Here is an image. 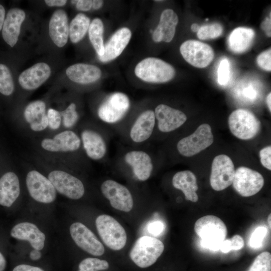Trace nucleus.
I'll return each instance as SVG.
<instances>
[{"mask_svg":"<svg viewBox=\"0 0 271 271\" xmlns=\"http://www.w3.org/2000/svg\"><path fill=\"white\" fill-rule=\"evenodd\" d=\"M235 169L232 160L226 155L216 156L212 163L210 183L212 188L222 191L232 184Z\"/></svg>","mask_w":271,"mask_h":271,"instance_id":"8","label":"nucleus"},{"mask_svg":"<svg viewBox=\"0 0 271 271\" xmlns=\"http://www.w3.org/2000/svg\"><path fill=\"white\" fill-rule=\"evenodd\" d=\"M5 19V10L4 7L0 5V31L2 30Z\"/></svg>","mask_w":271,"mask_h":271,"instance_id":"51","label":"nucleus"},{"mask_svg":"<svg viewBox=\"0 0 271 271\" xmlns=\"http://www.w3.org/2000/svg\"><path fill=\"white\" fill-rule=\"evenodd\" d=\"M6 266V260L3 255L0 252V271H4Z\"/></svg>","mask_w":271,"mask_h":271,"instance_id":"53","label":"nucleus"},{"mask_svg":"<svg viewBox=\"0 0 271 271\" xmlns=\"http://www.w3.org/2000/svg\"><path fill=\"white\" fill-rule=\"evenodd\" d=\"M51 70L46 63L39 62L23 71L19 77L21 87L26 90L39 87L50 76Z\"/></svg>","mask_w":271,"mask_h":271,"instance_id":"17","label":"nucleus"},{"mask_svg":"<svg viewBox=\"0 0 271 271\" xmlns=\"http://www.w3.org/2000/svg\"><path fill=\"white\" fill-rule=\"evenodd\" d=\"M129 107V100L126 94L121 92L114 93L99 106L98 115L105 122L115 123L123 117Z\"/></svg>","mask_w":271,"mask_h":271,"instance_id":"10","label":"nucleus"},{"mask_svg":"<svg viewBox=\"0 0 271 271\" xmlns=\"http://www.w3.org/2000/svg\"><path fill=\"white\" fill-rule=\"evenodd\" d=\"M230 78V65L227 59L220 62L217 71V81L219 84L225 85L228 83Z\"/></svg>","mask_w":271,"mask_h":271,"instance_id":"39","label":"nucleus"},{"mask_svg":"<svg viewBox=\"0 0 271 271\" xmlns=\"http://www.w3.org/2000/svg\"><path fill=\"white\" fill-rule=\"evenodd\" d=\"M267 231L266 228L264 226H259L256 228L249 238V244L250 246L254 248L260 247Z\"/></svg>","mask_w":271,"mask_h":271,"instance_id":"40","label":"nucleus"},{"mask_svg":"<svg viewBox=\"0 0 271 271\" xmlns=\"http://www.w3.org/2000/svg\"><path fill=\"white\" fill-rule=\"evenodd\" d=\"M264 183L262 176L255 170L240 167L235 171L233 187L243 197H250L256 194L261 189Z\"/></svg>","mask_w":271,"mask_h":271,"instance_id":"9","label":"nucleus"},{"mask_svg":"<svg viewBox=\"0 0 271 271\" xmlns=\"http://www.w3.org/2000/svg\"><path fill=\"white\" fill-rule=\"evenodd\" d=\"M271 101V93L269 92L266 97V104L267 105L268 108L270 112L271 111V103H270L271 101Z\"/></svg>","mask_w":271,"mask_h":271,"instance_id":"54","label":"nucleus"},{"mask_svg":"<svg viewBox=\"0 0 271 271\" xmlns=\"http://www.w3.org/2000/svg\"><path fill=\"white\" fill-rule=\"evenodd\" d=\"M25 18V12L18 8L10 10L7 14L2 28V36L5 41L12 47L18 41L21 25Z\"/></svg>","mask_w":271,"mask_h":271,"instance_id":"18","label":"nucleus"},{"mask_svg":"<svg viewBox=\"0 0 271 271\" xmlns=\"http://www.w3.org/2000/svg\"><path fill=\"white\" fill-rule=\"evenodd\" d=\"M136 75L150 83H161L172 80L175 75L174 67L166 62L154 57L146 58L136 65Z\"/></svg>","mask_w":271,"mask_h":271,"instance_id":"2","label":"nucleus"},{"mask_svg":"<svg viewBox=\"0 0 271 271\" xmlns=\"http://www.w3.org/2000/svg\"><path fill=\"white\" fill-rule=\"evenodd\" d=\"M47 116L49 127L52 129L58 128L61 122V115L60 112L50 108L48 110Z\"/></svg>","mask_w":271,"mask_h":271,"instance_id":"42","label":"nucleus"},{"mask_svg":"<svg viewBox=\"0 0 271 271\" xmlns=\"http://www.w3.org/2000/svg\"><path fill=\"white\" fill-rule=\"evenodd\" d=\"M81 139L87 155L91 159H102L106 153V145L102 136L92 130H84Z\"/></svg>","mask_w":271,"mask_h":271,"instance_id":"28","label":"nucleus"},{"mask_svg":"<svg viewBox=\"0 0 271 271\" xmlns=\"http://www.w3.org/2000/svg\"><path fill=\"white\" fill-rule=\"evenodd\" d=\"M131 36L130 30L123 27L118 30L104 45V52L99 59L103 62L112 60L119 56L128 44Z\"/></svg>","mask_w":271,"mask_h":271,"instance_id":"19","label":"nucleus"},{"mask_svg":"<svg viewBox=\"0 0 271 271\" xmlns=\"http://www.w3.org/2000/svg\"><path fill=\"white\" fill-rule=\"evenodd\" d=\"M81 144L78 136L73 131L66 130L56 134L53 139H45L42 147L52 152H73L78 150Z\"/></svg>","mask_w":271,"mask_h":271,"instance_id":"16","label":"nucleus"},{"mask_svg":"<svg viewBox=\"0 0 271 271\" xmlns=\"http://www.w3.org/2000/svg\"><path fill=\"white\" fill-rule=\"evenodd\" d=\"M231 133L236 138L248 140L253 138L260 129V121L251 111L245 109L233 111L228 117Z\"/></svg>","mask_w":271,"mask_h":271,"instance_id":"5","label":"nucleus"},{"mask_svg":"<svg viewBox=\"0 0 271 271\" xmlns=\"http://www.w3.org/2000/svg\"><path fill=\"white\" fill-rule=\"evenodd\" d=\"M92 1L79 0L76 1V8L80 11H88L92 8Z\"/></svg>","mask_w":271,"mask_h":271,"instance_id":"45","label":"nucleus"},{"mask_svg":"<svg viewBox=\"0 0 271 271\" xmlns=\"http://www.w3.org/2000/svg\"><path fill=\"white\" fill-rule=\"evenodd\" d=\"M101 190L114 208L126 212L132 209L133 205L132 195L123 185L112 180H107L101 184Z\"/></svg>","mask_w":271,"mask_h":271,"instance_id":"12","label":"nucleus"},{"mask_svg":"<svg viewBox=\"0 0 271 271\" xmlns=\"http://www.w3.org/2000/svg\"><path fill=\"white\" fill-rule=\"evenodd\" d=\"M257 65L263 70H271V50L269 49L261 52L256 58Z\"/></svg>","mask_w":271,"mask_h":271,"instance_id":"41","label":"nucleus"},{"mask_svg":"<svg viewBox=\"0 0 271 271\" xmlns=\"http://www.w3.org/2000/svg\"><path fill=\"white\" fill-rule=\"evenodd\" d=\"M103 4V2L100 0L92 1V7L95 10H98L101 8Z\"/></svg>","mask_w":271,"mask_h":271,"instance_id":"52","label":"nucleus"},{"mask_svg":"<svg viewBox=\"0 0 271 271\" xmlns=\"http://www.w3.org/2000/svg\"><path fill=\"white\" fill-rule=\"evenodd\" d=\"M90 25V19L85 14H78L69 26V36L73 43L79 42L85 35Z\"/></svg>","mask_w":271,"mask_h":271,"instance_id":"31","label":"nucleus"},{"mask_svg":"<svg viewBox=\"0 0 271 271\" xmlns=\"http://www.w3.org/2000/svg\"><path fill=\"white\" fill-rule=\"evenodd\" d=\"M13 271H44L40 267L28 264H20L16 266Z\"/></svg>","mask_w":271,"mask_h":271,"instance_id":"46","label":"nucleus"},{"mask_svg":"<svg viewBox=\"0 0 271 271\" xmlns=\"http://www.w3.org/2000/svg\"><path fill=\"white\" fill-rule=\"evenodd\" d=\"M20 193L19 180L16 174L9 172L0 178V205L11 206Z\"/></svg>","mask_w":271,"mask_h":271,"instance_id":"26","label":"nucleus"},{"mask_svg":"<svg viewBox=\"0 0 271 271\" xmlns=\"http://www.w3.org/2000/svg\"><path fill=\"white\" fill-rule=\"evenodd\" d=\"M194 231L201 239V245L213 251L220 249L225 239L227 230L225 223L214 215H206L198 219Z\"/></svg>","mask_w":271,"mask_h":271,"instance_id":"1","label":"nucleus"},{"mask_svg":"<svg viewBox=\"0 0 271 271\" xmlns=\"http://www.w3.org/2000/svg\"><path fill=\"white\" fill-rule=\"evenodd\" d=\"M95 225L100 238L109 248L119 250L124 247L127 239L125 231L113 217L106 214L99 215Z\"/></svg>","mask_w":271,"mask_h":271,"instance_id":"4","label":"nucleus"},{"mask_svg":"<svg viewBox=\"0 0 271 271\" xmlns=\"http://www.w3.org/2000/svg\"><path fill=\"white\" fill-rule=\"evenodd\" d=\"M270 218H271V216H270V213L268 215V217H267V222H268L269 228H270Z\"/></svg>","mask_w":271,"mask_h":271,"instance_id":"56","label":"nucleus"},{"mask_svg":"<svg viewBox=\"0 0 271 271\" xmlns=\"http://www.w3.org/2000/svg\"><path fill=\"white\" fill-rule=\"evenodd\" d=\"M255 33L253 29L240 27L234 29L227 40L229 50L235 53L246 51L252 44Z\"/></svg>","mask_w":271,"mask_h":271,"instance_id":"30","label":"nucleus"},{"mask_svg":"<svg viewBox=\"0 0 271 271\" xmlns=\"http://www.w3.org/2000/svg\"><path fill=\"white\" fill-rule=\"evenodd\" d=\"M244 244L243 238L239 235H234L231 238L225 239L221 244L220 249L223 253L232 250H239Z\"/></svg>","mask_w":271,"mask_h":271,"instance_id":"38","label":"nucleus"},{"mask_svg":"<svg viewBox=\"0 0 271 271\" xmlns=\"http://www.w3.org/2000/svg\"><path fill=\"white\" fill-rule=\"evenodd\" d=\"M243 92L244 95L250 99H254L256 97V91L251 87L245 88Z\"/></svg>","mask_w":271,"mask_h":271,"instance_id":"49","label":"nucleus"},{"mask_svg":"<svg viewBox=\"0 0 271 271\" xmlns=\"http://www.w3.org/2000/svg\"><path fill=\"white\" fill-rule=\"evenodd\" d=\"M41 257V253L40 250L34 249L30 253V257L33 260H37Z\"/></svg>","mask_w":271,"mask_h":271,"instance_id":"50","label":"nucleus"},{"mask_svg":"<svg viewBox=\"0 0 271 271\" xmlns=\"http://www.w3.org/2000/svg\"><path fill=\"white\" fill-rule=\"evenodd\" d=\"M248 271H271V254L264 251L258 255Z\"/></svg>","mask_w":271,"mask_h":271,"instance_id":"36","label":"nucleus"},{"mask_svg":"<svg viewBox=\"0 0 271 271\" xmlns=\"http://www.w3.org/2000/svg\"><path fill=\"white\" fill-rule=\"evenodd\" d=\"M14 89V80L10 69L6 65L0 63V92L8 96L13 93Z\"/></svg>","mask_w":271,"mask_h":271,"instance_id":"33","label":"nucleus"},{"mask_svg":"<svg viewBox=\"0 0 271 271\" xmlns=\"http://www.w3.org/2000/svg\"><path fill=\"white\" fill-rule=\"evenodd\" d=\"M261 28L268 37L271 36V19L266 18L261 23Z\"/></svg>","mask_w":271,"mask_h":271,"instance_id":"47","label":"nucleus"},{"mask_svg":"<svg viewBox=\"0 0 271 271\" xmlns=\"http://www.w3.org/2000/svg\"><path fill=\"white\" fill-rule=\"evenodd\" d=\"M164 250V245L159 239L149 236L139 238L130 253L131 260L139 267L146 268L153 265Z\"/></svg>","mask_w":271,"mask_h":271,"instance_id":"3","label":"nucleus"},{"mask_svg":"<svg viewBox=\"0 0 271 271\" xmlns=\"http://www.w3.org/2000/svg\"><path fill=\"white\" fill-rule=\"evenodd\" d=\"M70 233L77 245L85 251L94 256L104 253L103 244L84 224L80 222L73 223L70 227Z\"/></svg>","mask_w":271,"mask_h":271,"instance_id":"14","label":"nucleus"},{"mask_svg":"<svg viewBox=\"0 0 271 271\" xmlns=\"http://www.w3.org/2000/svg\"><path fill=\"white\" fill-rule=\"evenodd\" d=\"M66 73L70 80L82 84L94 82L101 76V71L98 67L84 63H77L69 66Z\"/></svg>","mask_w":271,"mask_h":271,"instance_id":"25","label":"nucleus"},{"mask_svg":"<svg viewBox=\"0 0 271 271\" xmlns=\"http://www.w3.org/2000/svg\"><path fill=\"white\" fill-rule=\"evenodd\" d=\"M180 51L188 63L199 68L208 66L214 56V51L211 46L195 40L183 42L180 47Z\"/></svg>","mask_w":271,"mask_h":271,"instance_id":"7","label":"nucleus"},{"mask_svg":"<svg viewBox=\"0 0 271 271\" xmlns=\"http://www.w3.org/2000/svg\"><path fill=\"white\" fill-rule=\"evenodd\" d=\"M48 179L56 191L70 199H79L84 194V187L82 182L64 171H53L49 173Z\"/></svg>","mask_w":271,"mask_h":271,"instance_id":"13","label":"nucleus"},{"mask_svg":"<svg viewBox=\"0 0 271 271\" xmlns=\"http://www.w3.org/2000/svg\"><path fill=\"white\" fill-rule=\"evenodd\" d=\"M67 15L63 10H57L53 14L49 24V36L54 43L59 47L64 46L69 37Z\"/></svg>","mask_w":271,"mask_h":271,"instance_id":"22","label":"nucleus"},{"mask_svg":"<svg viewBox=\"0 0 271 271\" xmlns=\"http://www.w3.org/2000/svg\"><path fill=\"white\" fill-rule=\"evenodd\" d=\"M213 136L210 125L203 123L194 132L180 140L177 148L180 154L185 157H192L206 149L212 144Z\"/></svg>","mask_w":271,"mask_h":271,"instance_id":"6","label":"nucleus"},{"mask_svg":"<svg viewBox=\"0 0 271 271\" xmlns=\"http://www.w3.org/2000/svg\"><path fill=\"white\" fill-rule=\"evenodd\" d=\"M178 23V16L173 10H164L161 15L159 25L153 33L154 41L171 42L174 37Z\"/></svg>","mask_w":271,"mask_h":271,"instance_id":"23","label":"nucleus"},{"mask_svg":"<svg viewBox=\"0 0 271 271\" xmlns=\"http://www.w3.org/2000/svg\"><path fill=\"white\" fill-rule=\"evenodd\" d=\"M13 238L28 241L34 249L40 250L44 246L45 235L32 223H20L13 227L11 231Z\"/></svg>","mask_w":271,"mask_h":271,"instance_id":"20","label":"nucleus"},{"mask_svg":"<svg viewBox=\"0 0 271 271\" xmlns=\"http://www.w3.org/2000/svg\"><path fill=\"white\" fill-rule=\"evenodd\" d=\"M46 4L49 7H62L64 6L66 3V0H46L45 1Z\"/></svg>","mask_w":271,"mask_h":271,"instance_id":"48","label":"nucleus"},{"mask_svg":"<svg viewBox=\"0 0 271 271\" xmlns=\"http://www.w3.org/2000/svg\"><path fill=\"white\" fill-rule=\"evenodd\" d=\"M223 31L222 26L219 23H215L200 27L197 35L201 40L212 39L220 36Z\"/></svg>","mask_w":271,"mask_h":271,"instance_id":"34","label":"nucleus"},{"mask_svg":"<svg viewBox=\"0 0 271 271\" xmlns=\"http://www.w3.org/2000/svg\"><path fill=\"white\" fill-rule=\"evenodd\" d=\"M155 119L153 110H147L142 113L130 129L131 140L134 143H140L149 139L153 131Z\"/></svg>","mask_w":271,"mask_h":271,"instance_id":"24","label":"nucleus"},{"mask_svg":"<svg viewBox=\"0 0 271 271\" xmlns=\"http://www.w3.org/2000/svg\"><path fill=\"white\" fill-rule=\"evenodd\" d=\"M108 267L109 264L105 260L88 257L80 262L78 271H98L106 269Z\"/></svg>","mask_w":271,"mask_h":271,"instance_id":"35","label":"nucleus"},{"mask_svg":"<svg viewBox=\"0 0 271 271\" xmlns=\"http://www.w3.org/2000/svg\"><path fill=\"white\" fill-rule=\"evenodd\" d=\"M154 113L158 121V128L163 132L178 128L187 120L186 114L182 111L163 104L156 107Z\"/></svg>","mask_w":271,"mask_h":271,"instance_id":"15","label":"nucleus"},{"mask_svg":"<svg viewBox=\"0 0 271 271\" xmlns=\"http://www.w3.org/2000/svg\"><path fill=\"white\" fill-rule=\"evenodd\" d=\"M199 28V26L196 23L193 24L191 27V30L193 32H197Z\"/></svg>","mask_w":271,"mask_h":271,"instance_id":"55","label":"nucleus"},{"mask_svg":"<svg viewBox=\"0 0 271 271\" xmlns=\"http://www.w3.org/2000/svg\"><path fill=\"white\" fill-rule=\"evenodd\" d=\"M76 105L74 103H71L67 108L63 111L60 112L63 117V122L65 127H71L77 121L78 114L76 110Z\"/></svg>","mask_w":271,"mask_h":271,"instance_id":"37","label":"nucleus"},{"mask_svg":"<svg viewBox=\"0 0 271 271\" xmlns=\"http://www.w3.org/2000/svg\"><path fill=\"white\" fill-rule=\"evenodd\" d=\"M45 112L46 104L42 100L32 102L27 106L24 111V117L32 130L42 131L48 126Z\"/></svg>","mask_w":271,"mask_h":271,"instance_id":"27","label":"nucleus"},{"mask_svg":"<svg viewBox=\"0 0 271 271\" xmlns=\"http://www.w3.org/2000/svg\"><path fill=\"white\" fill-rule=\"evenodd\" d=\"M260 161L262 165L267 169L271 170V147H266L259 152Z\"/></svg>","mask_w":271,"mask_h":271,"instance_id":"43","label":"nucleus"},{"mask_svg":"<svg viewBox=\"0 0 271 271\" xmlns=\"http://www.w3.org/2000/svg\"><path fill=\"white\" fill-rule=\"evenodd\" d=\"M26 185L30 196L36 201L50 203L56 197V191L50 182L37 171L29 172L26 177Z\"/></svg>","mask_w":271,"mask_h":271,"instance_id":"11","label":"nucleus"},{"mask_svg":"<svg viewBox=\"0 0 271 271\" xmlns=\"http://www.w3.org/2000/svg\"><path fill=\"white\" fill-rule=\"evenodd\" d=\"M104 26L102 21L95 18L90 24L88 35L90 41L98 56H101L104 52L103 34Z\"/></svg>","mask_w":271,"mask_h":271,"instance_id":"32","label":"nucleus"},{"mask_svg":"<svg viewBox=\"0 0 271 271\" xmlns=\"http://www.w3.org/2000/svg\"><path fill=\"white\" fill-rule=\"evenodd\" d=\"M173 186L184 193L187 200L196 202L198 200L196 191L198 189L195 174L190 171L185 170L176 173L172 179Z\"/></svg>","mask_w":271,"mask_h":271,"instance_id":"29","label":"nucleus"},{"mask_svg":"<svg viewBox=\"0 0 271 271\" xmlns=\"http://www.w3.org/2000/svg\"><path fill=\"white\" fill-rule=\"evenodd\" d=\"M164 229V225L160 221L153 222L148 226V230L149 233L154 235L160 234Z\"/></svg>","mask_w":271,"mask_h":271,"instance_id":"44","label":"nucleus"},{"mask_svg":"<svg viewBox=\"0 0 271 271\" xmlns=\"http://www.w3.org/2000/svg\"><path fill=\"white\" fill-rule=\"evenodd\" d=\"M125 161L130 165L134 176L140 181L147 180L152 174L153 165L150 156L142 151H132L124 156Z\"/></svg>","mask_w":271,"mask_h":271,"instance_id":"21","label":"nucleus"}]
</instances>
